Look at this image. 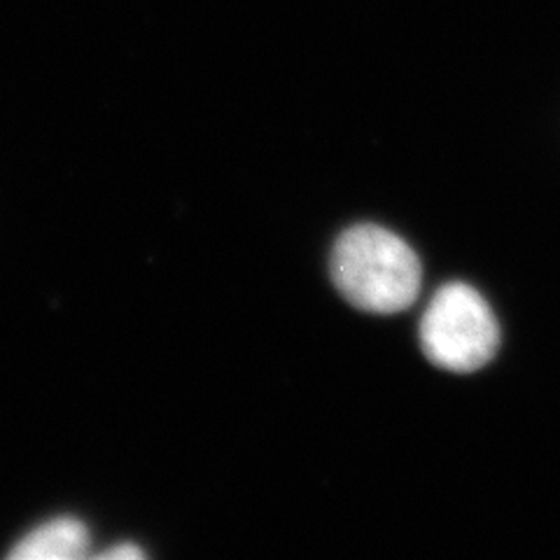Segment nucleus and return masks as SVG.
<instances>
[{"label": "nucleus", "instance_id": "obj_1", "mask_svg": "<svg viewBox=\"0 0 560 560\" xmlns=\"http://www.w3.org/2000/svg\"><path fill=\"white\" fill-rule=\"evenodd\" d=\"M331 280L360 311L390 315L416 302L420 261L393 232L376 224H360L337 241L331 253Z\"/></svg>", "mask_w": 560, "mask_h": 560}, {"label": "nucleus", "instance_id": "obj_4", "mask_svg": "<svg viewBox=\"0 0 560 560\" xmlns=\"http://www.w3.org/2000/svg\"><path fill=\"white\" fill-rule=\"evenodd\" d=\"M143 556L145 553L140 551L136 545H119L115 549H108V551L101 553V558H105V560H138Z\"/></svg>", "mask_w": 560, "mask_h": 560}, {"label": "nucleus", "instance_id": "obj_3", "mask_svg": "<svg viewBox=\"0 0 560 560\" xmlns=\"http://www.w3.org/2000/svg\"><path fill=\"white\" fill-rule=\"evenodd\" d=\"M90 533L75 518H57L31 530L10 551L16 560H75L86 553Z\"/></svg>", "mask_w": 560, "mask_h": 560}, {"label": "nucleus", "instance_id": "obj_2", "mask_svg": "<svg viewBox=\"0 0 560 560\" xmlns=\"http://www.w3.org/2000/svg\"><path fill=\"white\" fill-rule=\"evenodd\" d=\"M420 346L425 358L453 374L481 370L500 348L495 313L483 296L465 283L444 285L432 296L420 320Z\"/></svg>", "mask_w": 560, "mask_h": 560}]
</instances>
